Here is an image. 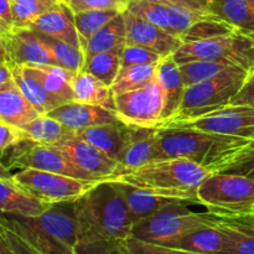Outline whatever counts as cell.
I'll use <instances>...</instances> for the list:
<instances>
[{
	"label": "cell",
	"mask_w": 254,
	"mask_h": 254,
	"mask_svg": "<svg viewBox=\"0 0 254 254\" xmlns=\"http://www.w3.org/2000/svg\"><path fill=\"white\" fill-rule=\"evenodd\" d=\"M77 246L121 242L130 237L133 220L119 183L102 180L74 201Z\"/></svg>",
	"instance_id": "obj_1"
},
{
	"label": "cell",
	"mask_w": 254,
	"mask_h": 254,
	"mask_svg": "<svg viewBox=\"0 0 254 254\" xmlns=\"http://www.w3.org/2000/svg\"><path fill=\"white\" fill-rule=\"evenodd\" d=\"M156 159H188L212 173H220L251 140L190 128H158ZM154 160V161H155Z\"/></svg>",
	"instance_id": "obj_2"
},
{
	"label": "cell",
	"mask_w": 254,
	"mask_h": 254,
	"mask_svg": "<svg viewBox=\"0 0 254 254\" xmlns=\"http://www.w3.org/2000/svg\"><path fill=\"white\" fill-rule=\"evenodd\" d=\"M212 174L215 173L193 161L176 158L151 161L139 168L126 170L111 180L129 184L160 197L201 205L197 190Z\"/></svg>",
	"instance_id": "obj_3"
},
{
	"label": "cell",
	"mask_w": 254,
	"mask_h": 254,
	"mask_svg": "<svg viewBox=\"0 0 254 254\" xmlns=\"http://www.w3.org/2000/svg\"><path fill=\"white\" fill-rule=\"evenodd\" d=\"M0 223L21 236L41 254H77L74 202L52 203L35 217L0 215Z\"/></svg>",
	"instance_id": "obj_4"
},
{
	"label": "cell",
	"mask_w": 254,
	"mask_h": 254,
	"mask_svg": "<svg viewBox=\"0 0 254 254\" xmlns=\"http://www.w3.org/2000/svg\"><path fill=\"white\" fill-rule=\"evenodd\" d=\"M188 205H191V202L181 201L173 203L134 223L130 236L143 242L173 247L195 228L212 225V212L207 208L205 212H193Z\"/></svg>",
	"instance_id": "obj_5"
},
{
	"label": "cell",
	"mask_w": 254,
	"mask_h": 254,
	"mask_svg": "<svg viewBox=\"0 0 254 254\" xmlns=\"http://www.w3.org/2000/svg\"><path fill=\"white\" fill-rule=\"evenodd\" d=\"M248 74L250 72L241 67L230 66L207 81L186 87L180 109L168 122L196 118L228 106L243 86Z\"/></svg>",
	"instance_id": "obj_6"
},
{
	"label": "cell",
	"mask_w": 254,
	"mask_h": 254,
	"mask_svg": "<svg viewBox=\"0 0 254 254\" xmlns=\"http://www.w3.org/2000/svg\"><path fill=\"white\" fill-rule=\"evenodd\" d=\"M178 64L198 60L227 61L247 72H254V39L241 31L200 41L184 42L173 55Z\"/></svg>",
	"instance_id": "obj_7"
},
{
	"label": "cell",
	"mask_w": 254,
	"mask_h": 254,
	"mask_svg": "<svg viewBox=\"0 0 254 254\" xmlns=\"http://www.w3.org/2000/svg\"><path fill=\"white\" fill-rule=\"evenodd\" d=\"M198 202L215 213H250L254 211V181L235 174L215 173L197 190Z\"/></svg>",
	"instance_id": "obj_8"
},
{
	"label": "cell",
	"mask_w": 254,
	"mask_h": 254,
	"mask_svg": "<svg viewBox=\"0 0 254 254\" xmlns=\"http://www.w3.org/2000/svg\"><path fill=\"white\" fill-rule=\"evenodd\" d=\"M12 180L30 195L47 203L74 202L98 183L36 169H21L12 175Z\"/></svg>",
	"instance_id": "obj_9"
},
{
	"label": "cell",
	"mask_w": 254,
	"mask_h": 254,
	"mask_svg": "<svg viewBox=\"0 0 254 254\" xmlns=\"http://www.w3.org/2000/svg\"><path fill=\"white\" fill-rule=\"evenodd\" d=\"M119 122L130 128H159L163 118L164 97L158 79L139 89L114 96Z\"/></svg>",
	"instance_id": "obj_10"
},
{
	"label": "cell",
	"mask_w": 254,
	"mask_h": 254,
	"mask_svg": "<svg viewBox=\"0 0 254 254\" xmlns=\"http://www.w3.org/2000/svg\"><path fill=\"white\" fill-rule=\"evenodd\" d=\"M164 127L196 129L207 133L240 136L252 141L254 139V108L228 104L223 108L196 118L168 122L159 128Z\"/></svg>",
	"instance_id": "obj_11"
},
{
	"label": "cell",
	"mask_w": 254,
	"mask_h": 254,
	"mask_svg": "<svg viewBox=\"0 0 254 254\" xmlns=\"http://www.w3.org/2000/svg\"><path fill=\"white\" fill-rule=\"evenodd\" d=\"M52 146L59 149L74 165L79 166L98 181L111 180L124 171L118 161L109 158L88 141L77 136L74 131H71L66 138Z\"/></svg>",
	"instance_id": "obj_12"
},
{
	"label": "cell",
	"mask_w": 254,
	"mask_h": 254,
	"mask_svg": "<svg viewBox=\"0 0 254 254\" xmlns=\"http://www.w3.org/2000/svg\"><path fill=\"white\" fill-rule=\"evenodd\" d=\"M5 50H6V62L9 64L57 66L51 50L30 27L25 29L14 27L11 31L7 32L5 39Z\"/></svg>",
	"instance_id": "obj_13"
},
{
	"label": "cell",
	"mask_w": 254,
	"mask_h": 254,
	"mask_svg": "<svg viewBox=\"0 0 254 254\" xmlns=\"http://www.w3.org/2000/svg\"><path fill=\"white\" fill-rule=\"evenodd\" d=\"M127 29V45L146 47L160 56H173L176 50L184 44L176 35L136 16L129 10L123 11Z\"/></svg>",
	"instance_id": "obj_14"
},
{
	"label": "cell",
	"mask_w": 254,
	"mask_h": 254,
	"mask_svg": "<svg viewBox=\"0 0 254 254\" xmlns=\"http://www.w3.org/2000/svg\"><path fill=\"white\" fill-rule=\"evenodd\" d=\"M212 213V225L225 237V246L220 254H254V212Z\"/></svg>",
	"instance_id": "obj_15"
},
{
	"label": "cell",
	"mask_w": 254,
	"mask_h": 254,
	"mask_svg": "<svg viewBox=\"0 0 254 254\" xmlns=\"http://www.w3.org/2000/svg\"><path fill=\"white\" fill-rule=\"evenodd\" d=\"M47 116L56 119L71 130H81L89 127L118 123L116 112L92 104L68 102L50 111Z\"/></svg>",
	"instance_id": "obj_16"
},
{
	"label": "cell",
	"mask_w": 254,
	"mask_h": 254,
	"mask_svg": "<svg viewBox=\"0 0 254 254\" xmlns=\"http://www.w3.org/2000/svg\"><path fill=\"white\" fill-rule=\"evenodd\" d=\"M156 79L164 97V111L161 123L170 121L176 116L183 103L185 84L180 66L174 61L173 56L164 57L156 67ZM159 126V127H160Z\"/></svg>",
	"instance_id": "obj_17"
},
{
	"label": "cell",
	"mask_w": 254,
	"mask_h": 254,
	"mask_svg": "<svg viewBox=\"0 0 254 254\" xmlns=\"http://www.w3.org/2000/svg\"><path fill=\"white\" fill-rule=\"evenodd\" d=\"M30 29L68 42L74 47H81L79 35L74 24V14L61 1L40 15L30 25Z\"/></svg>",
	"instance_id": "obj_18"
},
{
	"label": "cell",
	"mask_w": 254,
	"mask_h": 254,
	"mask_svg": "<svg viewBox=\"0 0 254 254\" xmlns=\"http://www.w3.org/2000/svg\"><path fill=\"white\" fill-rule=\"evenodd\" d=\"M158 128H130L129 140L117 161L126 170L139 168L156 159ZM123 171V173H124Z\"/></svg>",
	"instance_id": "obj_19"
},
{
	"label": "cell",
	"mask_w": 254,
	"mask_h": 254,
	"mask_svg": "<svg viewBox=\"0 0 254 254\" xmlns=\"http://www.w3.org/2000/svg\"><path fill=\"white\" fill-rule=\"evenodd\" d=\"M51 205L30 195L14 180L0 179V215L35 217L44 213Z\"/></svg>",
	"instance_id": "obj_20"
},
{
	"label": "cell",
	"mask_w": 254,
	"mask_h": 254,
	"mask_svg": "<svg viewBox=\"0 0 254 254\" xmlns=\"http://www.w3.org/2000/svg\"><path fill=\"white\" fill-rule=\"evenodd\" d=\"M74 134L83 140L103 151L109 158L117 160L129 140V127L113 123L74 130Z\"/></svg>",
	"instance_id": "obj_21"
},
{
	"label": "cell",
	"mask_w": 254,
	"mask_h": 254,
	"mask_svg": "<svg viewBox=\"0 0 254 254\" xmlns=\"http://www.w3.org/2000/svg\"><path fill=\"white\" fill-rule=\"evenodd\" d=\"M24 67L42 84L47 93L60 106L73 101L72 83L76 76L74 72L62 68L60 66H51V64H37V66L24 64Z\"/></svg>",
	"instance_id": "obj_22"
},
{
	"label": "cell",
	"mask_w": 254,
	"mask_h": 254,
	"mask_svg": "<svg viewBox=\"0 0 254 254\" xmlns=\"http://www.w3.org/2000/svg\"><path fill=\"white\" fill-rule=\"evenodd\" d=\"M127 46V29L124 22L123 12L117 15L113 20L102 27L97 34H94L87 42L81 45L83 50L84 59L96 54L113 52L119 54Z\"/></svg>",
	"instance_id": "obj_23"
},
{
	"label": "cell",
	"mask_w": 254,
	"mask_h": 254,
	"mask_svg": "<svg viewBox=\"0 0 254 254\" xmlns=\"http://www.w3.org/2000/svg\"><path fill=\"white\" fill-rule=\"evenodd\" d=\"M73 101L78 103L99 106L116 112L112 88L86 71L77 72L73 83Z\"/></svg>",
	"instance_id": "obj_24"
},
{
	"label": "cell",
	"mask_w": 254,
	"mask_h": 254,
	"mask_svg": "<svg viewBox=\"0 0 254 254\" xmlns=\"http://www.w3.org/2000/svg\"><path fill=\"white\" fill-rule=\"evenodd\" d=\"M41 116L17 87L0 92V122L14 128H22Z\"/></svg>",
	"instance_id": "obj_25"
},
{
	"label": "cell",
	"mask_w": 254,
	"mask_h": 254,
	"mask_svg": "<svg viewBox=\"0 0 254 254\" xmlns=\"http://www.w3.org/2000/svg\"><path fill=\"white\" fill-rule=\"evenodd\" d=\"M119 185H121L124 197H126L127 203H128L133 223L139 222L140 220H144V218L154 215V213L163 210L166 206L181 202V200H176V198L160 197V196L151 195V193L134 188L129 184L119 183Z\"/></svg>",
	"instance_id": "obj_26"
},
{
	"label": "cell",
	"mask_w": 254,
	"mask_h": 254,
	"mask_svg": "<svg viewBox=\"0 0 254 254\" xmlns=\"http://www.w3.org/2000/svg\"><path fill=\"white\" fill-rule=\"evenodd\" d=\"M208 10L243 34H254V9L247 0H210Z\"/></svg>",
	"instance_id": "obj_27"
},
{
	"label": "cell",
	"mask_w": 254,
	"mask_h": 254,
	"mask_svg": "<svg viewBox=\"0 0 254 254\" xmlns=\"http://www.w3.org/2000/svg\"><path fill=\"white\" fill-rule=\"evenodd\" d=\"M223 246L225 237L222 232L216 226L206 225L189 232L173 247L196 254H220Z\"/></svg>",
	"instance_id": "obj_28"
},
{
	"label": "cell",
	"mask_w": 254,
	"mask_h": 254,
	"mask_svg": "<svg viewBox=\"0 0 254 254\" xmlns=\"http://www.w3.org/2000/svg\"><path fill=\"white\" fill-rule=\"evenodd\" d=\"M14 76V81L19 91L25 98L37 109L41 114H47L50 111L59 107L60 104L50 96L42 84L32 74L25 69L24 66L10 64Z\"/></svg>",
	"instance_id": "obj_29"
},
{
	"label": "cell",
	"mask_w": 254,
	"mask_h": 254,
	"mask_svg": "<svg viewBox=\"0 0 254 254\" xmlns=\"http://www.w3.org/2000/svg\"><path fill=\"white\" fill-rule=\"evenodd\" d=\"M20 130H21L22 139H27L42 145H54L73 131L47 114H41L36 119L20 128Z\"/></svg>",
	"instance_id": "obj_30"
},
{
	"label": "cell",
	"mask_w": 254,
	"mask_h": 254,
	"mask_svg": "<svg viewBox=\"0 0 254 254\" xmlns=\"http://www.w3.org/2000/svg\"><path fill=\"white\" fill-rule=\"evenodd\" d=\"M158 64H133L128 67H121L116 81L111 86L114 96L126 92L139 89L153 81L156 76Z\"/></svg>",
	"instance_id": "obj_31"
},
{
	"label": "cell",
	"mask_w": 254,
	"mask_h": 254,
	"mask_svg": "<svg viewBox=\"0 0 254 254\" xmlns=\"http://www.w3.org/2000/svg\"><path fill=\"white\" fill-rule=\"evenodd\" d=\"M35 32L46 44V46L51 50L52 55H54L55 60L57 62V66L74 72V73L82 71L84 64V54L81 47H74L68 42H64L62 40L56 39V37L49 36V35L42 34V32Z\"/></svg>",
	"instance_id": "obj_32"
},
{
	"label": "cell",
	"mask_w": 254,
	"mask_h": 254,
	"mask_svg": "<svg viewBox=\"0 0 254 254\" xmlns=\"http://www.w3.org/2000/svg\"><path fill=\"white\" fill-rule=\"evenodd\" d=\"M121 67V55L113 54V52H103V54H96L86 57L82 71L93 74L96 78L111 87L116 81Z\"/></svg>",
	"instance_id": "obj_33"
},
{
	"label": "cell",
	"mask_w": 254,
	"mask_h": 254,
	"mask_svg": "<svg viewBox=\"0 0 254 254\" xmlns=\"http://www.w3.org/2000/svg\"><path fill=\"white\" fill-rule=\"evenodd\" d=\"M119 14H122V11L116 9L87 10L74 14V24L79 35L81 45L88 41L94 34H97L102 27L106 26Z\"/></svg>",
	"instance_id": "obj_34"
},
{
	"label": "cell",
	"mask_w": 254,
	"mask_h": 254,
	"mask_svg": "<svg viewBox=\"0 0 254 254\" xmlns=\"http://www.w3.org/2000/svg\"><path fill=\"white\" fill-rule=\"evenodd\" d=\"M179 66L183 74L184 84L185 87H190L200 82L207 81L227 67L235 66V64L227 61H218V60H198V61L186 62Z\"/></svg>",
	"instance_id": "obj_35"
},
{
	"label": "cell",
	"mask_w": 254,
	"mask_h": 254,
	"mask_svg": "<svg viewBox=\"0 0 254 254\" xmlns=\"http://www.w3.org/2000/svg\"><path fill=\"white\" fill-rule=\"evenodd\" d=\"M106 254H196L180 248L166 247L143 242L134 237H128L121 242L109 243Z\"/></svg>",
	"instance_id": "obj_36"
},
{
	"label": "cell",
	"mask_w": 254,
	"mask_h": 254,
	"mask_svg": "<svg viewBox=\"0 0 254 254\" xmlns=\"http://www.w3.org/2000/svg\"><path fill=\"white\" fill-rule=\"evenodd\" d=\"M235 31H237V29L233 25L225 21V20H221L217 16L207 17V19L200 20L196 24H193L181 36V40H183V42L200 41V40H206L211 39V37L232 34Z\"/></svg>",
	"instance_id": "obj_37"
},
{
	"label": "cell",
	"mask_w": 254,
	"mask_h": 254,
	"mask_svg": "<svg viewBox=\"0 0 254 254\" xmlns=\"http://www.w3.org/2000/svg\"><path fill=\"white\" fill-rule=\"evenodd\" d=\"M127 10L169 32L168 5L151 0H129Z\"/></svg>",
	"instance_id": "obj_38"
},
{
	"label": "cell",
	"mask_w": 254,
	"mask_h": 254,
	"mask_svg": "<svg viewBox=\"0 0 254 254\" xmlns=\"http://www.w3.org/2000/svg\"><path fill=\"white\" fill-rule=\"evenodd\" d=\"M51 7L41 4H22V2L11 1V12L12 20H14V27L16 29H25L30 27V25L44 12L50 10Z\"/></svg>",
	"instance_id": "obj_39"
},
{
	"label": "cell",
	"mask_w": 254,
	"mask_h": 254,
	"mask_svg": "<svg viewBox=\"0 0 254 254\" xmlns=\"http://www.w3.org/2000/svg\"><path fill=\"white\" fill-rule=\"evenodd\" d=\"M164 57L146 47L136 45H127L122 52V67L133 66V64H158Z\"/></svg>",
	"instance_id": "obj_40"
},
{
	"label": "cell",
	"mask_w": 254,
	"mask_h": 254,
	"mask_svg": "<svg viewBox=\"0 0 254 254\" xmlns=\"http://www.w3.org/2000/svg\"><path fill=\"white\" fill-rule=\"evenodd\" d=\"M72 10L73 14L87 11V10L116 9L126 11L129 0H60Z\"/></svg>",
	"instance_id": "obj_41"
},
{
	"label": "cell",
	"mask_w": 254,
	"mask_h": 254,
	"mask_svg": "<svg viewBox=\"0 0 254 254\" xmlns=\"http://www.w3.org/2000/svg\"><path fill=\"white\" fill-rule=\"evenodd\" d=\"M220 173L246 176L254 181V149H243Z\"/></svg>",
	"instance_id": "obj_42"
},
{
	"label": "cell",
	"mask_w": 254,
	"mask_h": 254,
	"mask_svg": "<svg viewBox=\"0 0 254 254\" xmlns=\"http://www.w3.org/2000/svg\"><path fill=\"white\" fill-rule=\"evenodd\" d=\"M0 230H1L2 235L5 236V238H6L15 254H41L36 248L32 247L27 241H25L21 236H19L10 228L2 226L1 223H0Z\"/></svg>",
	"instance_id": "obj_43"
},
{
	"label": "cell",
	"mask_w": 254,
	"mask_h": 254,
	"mask_svg": "<svg viewBox=\"0 0 254 254\" xmlns=\"http://www.w3.org/2000/svg\"><path fill=\"white\" fill-rule=\"evenodd\" d=\"M232 106H248L254 108V73L248 74L243 86L232 98Z\"/></svg>",
	"instance_id": "obj_44"
},
{
	"label": "cell",
	"mask_w": 254,
	"mask_h": 254,
	"mask_svg": "<svg viewBox=\"0 0 254 254\" xmlns=\"http://www.w3.org/2000/svg\"><path fill=\"white\" fill-rule=\"evenodd\" d=\"M22 139L21 130L0 122V154Z\"/></svg>",
	"instance_id": "obj_45"
},
{
	"label": "cell",
	"mask_w": 254,
	"mask_h": 254,
	"mask_svg": "<svg viewBox=\"0 0 254 254\" xmlns=\"http://www.w3.org/2000/svg\"><path fill=\"white\" fill-rule=\"evenodd\" d=\"M0 26L6 32H10L14 29L11 1L10 0H0Z\"/></svg>",
	"instance_id": "obj_46"
},
{
	"label": "cell",
	"mask_w": 254,
	"mask_h": 254,
	"mask_svg": "<svg viewBox=\"0 0 254 254\" xmlns=\"http://www.w3.org/2000/svg\"><path fill=\"white\" fill-rule=\"evenodd\" d=\"M15 87H16V83L14 81L11 67L7 62H2L0 64V92L15 88Z\"/></svg>",
	"instance_id": "obj_47"
},
{
	"label": "cell",
	"mask_w": 254,
	"mask_h": 254,
	"mask_svg": "<svg viewBox=\"0 0 254 254\" xmlns=\"http://www.w3.org/2000/svg\"><path fill=\"white\" fill-rule=\"evenodd\" d=\"M151 1L161 2L165 5H180V6L191 7V9H197V10H208L200 2L195 1V0H151Z\"/></svg>",
	"instance_id": "obj_48"
},
{
	"label": "cell",
	"mask_w": 254,
	"mask_h": 254,
	"mask_svg": "<svg viewBox=\"0 0 254 254\" xmlns=\"http://www.w3.org/2000/svg\"><path fill=\"white\" fill-rule=\"evenodd\" d=\"M10 1L22 2V4H41V5H46V6L52 7L56 4H59L60 0H10Z\"/></svg>",
	"instance_id": "obj_49"
},
{
	"label": "cell",
	"mask_w": 254,
	"mask_h": 254,
	"mask_svg": "<svg viewBox=\"0 0 254 254\" xmlns=\"http://www.w3.org/2000/svg\"><path fill=\"white\" fill-rule=\"evenodd\" d=\"M0 254H15L12 248L10 247L9 242L5 238V236L2 235L1 230H0Z\"/></svg>",
	"instance_id": "obj_50"
},
{
	"label": "cell",
	"mask_w": 254,
	"mask_h": 254,
	"mask_svg": "<svg viewBox=\"0 0 254 254\" xmlns=\"http://www.w3.org/2000/svg\"><path fill=\"white\" fill-rule=\"evenodd\" d=\"M12 175L14 174H11V171L9 170V169L6 168V166L4 165V164L0 161V179H6V180H12Z\"/></svg>",
	"instance_id": "obj_51"
},
{
	"label": "cell",
	"mask_w": 254,
	"mask_h": 254,
	"mask_svg": "<svg viewBox=\"0 0 254 254\" xmlns=\"http://www.w3.org/2000/svg\"><path fill=\"white\" fill-rule=\"evenodd\" d=\"M6 62V50H5V45L0 42V64Z\"/></svg>",
	"instance_id": "obj_52"
},
{
	"label": "cell",
	"mask_w": 254,
	"mask_h": 254,
	"mask_svg": "<svg viewBox=\"0 0 254 254\" xmlns=\"http://www.w3.org/2000/svg\"><path fill=\"white\" fill-rule=\"evenodd\" d=\"M6 35H7V32L5 31L1 26H0V42H2L4 45H5V39H6Z\"/></svg>",
	"instance_id": "obj_53"
},
{
	"label": "cell",
	"mask_w": 254,
	"mask_h": 254,
	"mask_svg": "<svg viewBox=\"0 0 254 254\" xmlns=\"http://www.w3.org/2000/svg\"><path fill=\"white\" fill-rule=\"evenodd\" d=\"M195 1L200 2L201 5H203V6L207 7V9H208V1H210V0H195Z\"/></svg>",
	"instance_id": "obj_54"
},
{
	"label": "cell",
	"mask_w": 254,
	"mask_h": 254,
	"mask_svg": "<svg viewBox=\"0 0 254 254\" xmlns=\"http://www.w3.org/2000/svg\"><path fill=\"white\" fill-rule=\"evenodd\" d=\"M247 148H250V149H254V139H253L252 141H251V143H250V145H248Z\"/></svg>",
	"instance_id": "obj_55"
},
{
	"label": "cell",
	"mask_w": 254,
	"mask_h": 254,
	"mask_svg": "<svg viewBox=\"0 0 254 254\" xmlns=\"http://www.w3.org/2000/svg\"><path fill=\"white\" fill-rule=\"evenodd\" d=\"M247 1L250 2V4H251V6H252L253 9H254V0H247Z\"/></svg>",
	"instance_id": "obj_56"
},
{
	"label": "cell",
	"mask_w": 254,
	"mask_h": 254,
	"mask_svg": "<svg viewBox=\"0 0 254 254\" xmlns=\"http://www.w3.org/2000/svg\"><path fill=\"white\" fill-rule=\"evenodd\" d=\"M250 36H252V37H253V39H254V34H252V35H250Z\"/></svg>",
	"instance_id": "obj_57"
},
{
	"label": "cell",
	"mask_w": 254,
	"mask_h": 254,
	"mask_svg": "<svg viewBox=\"0 0 254 254\" xmlns=\"http://www.w3.org/2000/svg\"><path fill=\"white\" fill-rule=\"evenodd\" d=\"M252 73H254V72H252Z\"/></svg>",
	"instance_id": "obj_58"
},
{
	"label": "cell",
	"mask_w": 254,
	"mask_h": 254,
	"mask_svg": "<svg viewBox=\"0 0 254 254\" xmlns=\"http://www.w3.org/2000/svg\"><path fill=\"white\" fill-rule=\"evenodd\" d=\"M253 212H254V211H253Z\"/></svg>",
	"instance_id": "obj_59"
}]
</instances>
